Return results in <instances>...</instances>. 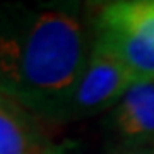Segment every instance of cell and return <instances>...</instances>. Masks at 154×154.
<instances>
[{
	"label": "cell",
	"mask_w": 154,
	"mask_h": 154,
	"mask_svg": "<svg viewBox=\"0 0 154 154\" xmlns=\"http://www.w3.org/2000/svg\"><path fill=\"white\" fill-rule=\"evenodd\" d=\"M53 151L29 111L0 94V154H50Z\"/></svg>",
	"instance_id": "5b68a950"
},
{
	"label": "cell",
	"mask_w": 154,
	"mask_h": 154,
	"mask_svg": "<svg viewBox=\"0 0 154 154\" xmlns=\"http://www.w3.org/2000/svg\"><path fill=\"white\" fill-rule=\"evenodd\" d=\"M111 128L123 147L154 142V81L137 82L111 111Z\"/></svg>",
	"instance_id": "277c9868"
},
{
	"label": "cell",
	"mask_w": 154,
	"mask_h": 154,
	"mask_svg": "<svg viewBox=\"0 0 154 154\" xmlns=\"http://www.w3.org/2000/svg\"><path fill=\"white\" fill-rule=\"evenodd\" d=\"M93 45L94 33L70 9L28 12L0 29V94L62 122Z\"/></svg>",
	"instance_id": "6da1fadb"
},
{
	"label": "cell",
	"mask_w": 154,
	"mask_h": 154,
	"mask_svg": "<svg viewBox=\"0 0 154 154\" xmlns=\"http://www.w3.org/2000/svg\"><path fill=\"white\" fill-rule=\"evenodd\" d=\"M116 154H154V142L139 144V146H127L120 147Z\"/></svg>",
	"instance_id": "8992f818"
},
{
	"label": "cell",
	"mask_w": 154,
	"mask_h": 154,
	"mask_svg": "<svg viewBox=\"0 0 154 154\" xmlns=\"http://www.w3.org/2000/svg\"><path fill=\"white\" fill-rule=\"evenodd\" d=\"M94 41L113 53L137 82L154 81V0L105 4L96 17Z\"/></svg>",
	"instance_id": "7a4b0ae2"
},
{
	"label": "cell",
	"mask_w": 154,
	"mask_h": 154,
	"mask_svg": "<svg viewBox=\"0 0 154 154\" xmlns=\"http://www.w3.org/2000/svg\"><path fill=\"white\" fill-rule=\"evenodd\" d=\"M50 154H57V152H55V151H53V152H50Z\"/></svg>",
	"instance_id": "52a82bcc"
},
{
	"label": "cell",
	"mask_w": 154,
	"mask_h": 154,
	"mask_svg": "<svg viewBox=\"0 0 154 154\" xmlns=\"http://www.w3.org/2000/svg\"><path fill=\"white\" fill-rule=\"evenodd\" d=\"M134 84H137V81L127 67L113 53L94 41L88 65L63 110L62 122L88 118L115 108Z\"/></svg>",
	"instance_id": "3957f363"
}]
</instances>
